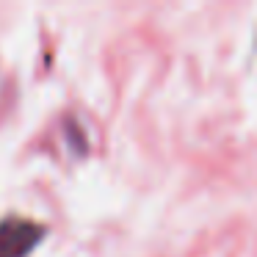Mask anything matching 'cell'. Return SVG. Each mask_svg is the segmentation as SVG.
<instances>
[{
  "label": "cell",
  "instance_id": "6da1fadb",
  "mask_svg": "<svg viewBox=\"0 0 257 257\" xmlns=\"http://www.w3.org/2000/svg\"><path fill=\"white\" fill-rule=\"evenodd\" d=\"M47 232L45 224L34 221V218H20L9 216L0 221V257H25L39 238Z\"/></svg>",
  "mask_w": 257,
  "mask_h": 257
}]
</instances>
